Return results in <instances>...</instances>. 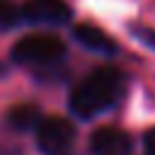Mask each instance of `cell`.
<instances>
[{
  "mask_svg": "<svg viewBox=\"0 0 155 155\" xmlns=\"http://www.w3.org/2000/svg\"><path fill=\"white\" fill-rule=\"evenodd\" d=\"M131 136L114 126H102L90 136V155H128Z\"/></svg>",
  "mask_w": 155,
  "mask_h": 155,
  "instance_id": "5",
  "label": "cell"
},
{
  "mask_svg": "<svg viewBox=\"0 0 155 155\" xmlns=\"http://www.w3.org/2000/svg\"><path fill=\"white\" fill-rule=\"evenodd\" d=\"M19 19L31 27H65L73 19V7L65 0H27L19 5Z\"/></svg>",
  "mask_w": 155,
  "mask_h": 155,
  "instance_id": "4",
  "label": "cell"
},
{
  "mask_svg": "<svg viewBox=\"0 0 155 155\" xmlns=\"http://www.w3.org/2000/svg\"><path fill=\"white\" fill-rule=\"evenodd\" d=\"M36 138V148L41 155H73L75 148V124L65 116H41L36 128L31 131Z\"/></svg>",
  "mask_w": 155,
  "mask_h": 155,
  "instance_id": "3",
  "label": "cell"
},
{
  "mask_svg": "<svg viewBox=\"0 0 155 155\" xmlns=\"http://www.w3.org/2000/svg\"><path fill=\"white\" fill-rule=\"evenodd\" d=\"M73 39L90 53H97V56H116L119 53V44L99 27L94 24H75L73 27Z\"/></svg>",
  "mask_w": 155,
  "mask_h": 155,
  "instance_id": "6",
  "label": "cell"
},
{
  "mask_svg": "<svg viewBox=\"0 0 155 155\" xmlns=\"http://www.w3.org/2000/svg\"><path fill=\"white\" fill-rule=\"evenodd\" d=\"M41 121V109L36 104H15L5 114V126L15 133H29Z\"/></svg>",
  "mask_w": 155,
  "mask_h": 155,
  "instance_id": "7",
  "label": "cell"
},
{
  "mask_svg": "<svg viewBox=\"0 0 155 155\" xmlns=\"http://www.w3.org/2000/svg\"><path fill=\"white\" fill-rule=\"evenodd\" d=\"M143 150L145 155H155V128H148L143 133Z\"/></svg>",
  "mask_w": 155,
  "mask_h": 155,
  "instance_id": "10",
  "label": "cell"
},
{
  "mask_svg": "<svg viewBox=\"0 0 155 155\" xmlns=\"http://www.w3.org/2000/svg\"><path fill=\"white\" fill-rule=\"evenodd\" d=\"M65 44L56 34H29L12 46L10 58L12 63L29 68L36 75H46L58 70V65L65 61Z\"/></svg>",
  "mask_w": 155,
  "mask_h": 155,
  "instance_id": "2",
  "label": "cell"
},
{
  "mask_svg": "<svg viewBox=\"0 0 155 155\" xmlns=\"http://www.w3.org/2000/svg\"><path fill=\"white\" fill-rule=\"evenodd\" d=\"M131 34H133V36H136L140 44H145L148 48H153V51H155V29L136 24V27H131Z\"/></svg>",
  "mask_w": 155,
  "mask_h": 155,
  "instance_id": "9",
  "label": "cell"
},
{
  "mask_svg": "<svg viewBox=\"0 0 155 155\" xmlns=\"http://www.w3.org/2000/svg\"><path fill=\"white\" fill-rule=\"evenodd\" d=\"M17 27H22L19 5H15L12 0H0V31H12Z\"/></svg>",
  "mask_w": 155,
  "mask_h": 155,
  "instance_id": "8",
  "label": "cell"
},
{
  "mask_svg": "<svg viewBox=\"0 0 155 155\" xmlns=\"http://www.w3.org/2000/svg\"><path fill=\"white\" fill-rule=\"evenodd\" d=\"M126 87H128V75L121 68L114 65L97 68L73 87L68 97V109L73 116L90 121L114 109L126 94Z\"/></svg>",
  "mask_w": 155,
  "mask_h": 155,
  "instance_id": "1",
  "label": "cell"
}]
</instances>
